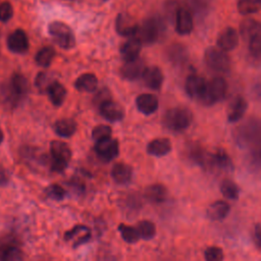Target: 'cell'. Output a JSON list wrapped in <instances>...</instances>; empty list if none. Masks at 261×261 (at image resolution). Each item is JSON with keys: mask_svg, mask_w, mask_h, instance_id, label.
Instances as JSON below:
<instances>
[{"mask_svg": "<svg viewBox=\"0 0 261 261\" xmlns=\"http://www.w3.org/2000/svg\"><path fill=\"white\" fill-rule=\"evenodd\" d=\"M54 81H51L50 75L47 72L41 71L36 75L35 79V86L39 89L40 92H47L49 86L53 83Z\"/></svg>", "mask_w": 261, "mask_h": 261, "instance_id": "41", "label": "cell"}, {"mask_svg": "<svg viewBox=\"0 0 261 261\" xmlns=\"http://www.w3.org/2000/svg\"><path fill=\"white\" fill-rule=\"evenodd\" d=\"M261 32V23L253 18L244 19L240 24V34L243 39L250 41L255 35Z\"/></svg>", "mask_w": 261, "mask_h": 261, "instance_id": "30", "label": "cell"}, {"mask_svg": "<svg viewBox=\"0 0 261 261\" xmlns=\"http://www.w3.org/2000/svg\"><path fill=\"white\" fill-rule=\"evenodd\" d=\"M1 261H23V253L17 247H8L3 251Z\"/></svg>", "mask_w": 261, "mask_h": 261, "instance_id": "37", "label": "cell"}, {"mask_svg": "<svg viewBox=\"0 0 261 261\" xmlns=\"http://www.w3.org/2000/svg\"><path fill=\"white\" fill-rule=\"evenodd\" d=\"M254 243L257 247L261 249V223H258L254 227V237H253Z\"/></svg>", "mask_w": 261, "mask_h": 261, "instance_id": "45", "label": "cell"}, {"mask_svg": "<svg viewBox=\"0 0 261 261\" xmlns=\"http://www.w3.org/2000/svg\"><path fill=\"white\" fill-rule=\"evenodd\" d=\"M145 68L146 67L144 62L140 58H138L133 61L124 62V64L120 68V74L123 79L127 81H135L140 76L142 77Z\"/></svg>", "mask_w": 261, "mask_h": 261, "instance_id": "16", "label": "cell"}, {"mask_svg": "<svg viewBox=\"0 0 261 261\" xmlns=\"http://www.w3.org/2000/svg\"><path fill=\"white\" fill-rule=\"evenodd\" d=\"M50 153L52 157L51 170L54 172L64 171L71 158V151L67 144L61 141H52L50 143Z\"/></svg>", "mask_w": 261, "mask_h": 261, "instance_id": "5", "label": "cell"}, {"mask_svg": "<svg viewBox=\"0 0 261 261\" xmlns=\"http://www.w3.org/2000/svg\"><path fill=\"white\" fill-rule=\"evenodd\" d=\"M9 178H10V176H9L7 169L0 164V187L6 186L9 181Z\"/></svg>", "mask_w": 261, "mask_h": 261, "instance_id": "44", "label": "cell"}, {"mask_svg": "<svg viewBox=\"0 0 261 261\" xmlns=\"http://www.w3.org/2000/svg\"><path fill=\"white\" fill-rule=\"evenodd\" d=\"M136 105L140 112H142L145 115H150L158 109L159 102L155 95L145 93L137 97Z\"/></svg>", "mask_w": 261, "mask_h": 261, "instance_id": "19", "label": "cell"}, {"mask_svg": "<svg viewBox=\"0 0 261 261\" xmlns=\"http://www.w3.org/2000/svg\"><path fill=\"white\" fill-rule=\"evenodd\" d=\"M48 33L56 45L62 49H71L75 45V38L71 29L64 22L55 20L49 23Z\"/></svg>", "mask_w": 261, "mask_h": 261, "instance_id": "3", "label": "cell"}, {"mask_svg": "<svg viewBox=\"0 0 261 261\" xmlns=\"http://www.w3.org/2000/svg\"><path fill=\"white\" fill-rule=\"evenodd\" d=\"M117 229L124 242L127 244H136L141 239L138 228L132 225H127L124 223H120L117 226Z\"/></svg>", "mask_w": 261, "mask_h": 261, "instance_id": "31", "label": "cell"}, {"mask_svg": "<svg viewBox=\"0 0 261 261\" xmlns=\"http://www.w3.org/2000/svg\"><path fill=\"white\" fill-rule=\"evenodd\" d=\"M3 139H4V135H3V132H2V129L0 128V144L3 142Z\"/></svg>", "mask_w": 261, "mask_h": 261, "instance_id": "47", "label": "cell"}, {"mask_svg": "<svg viewBox=\"0 0 261 261\" xmlns=\"http://www.w3.org/2000/svg\"><path fill=\"white\" fill-rule=\"evenodd\" d=\"M236 138L238 143L244 146H257L261 144V120L249 119L241 124L237 132Z\"/></svg>", "mask_w": 261, "mask_h": 261, "instance_id": "2", "label": "cell"}, {"mask_svg": "<svg viewBox=\"0 0 261 261\" xmlns=\"http://www.w3.org/2000/svg\"><path fill=\"white\" fill-rule=\"evenodd\" d=\"M227 84L223 77L216 76L207 83L205 93L201 98V102L205 105H212L222 101L226 95Z\"/></svg>", "mask_w": 261, "mask_h": 261, "instance_id": "6", "label": "cell"}, {"mask_svg": "<svg viewBox=\"0 0 261 261\" xmlns=\"http://www.w3.org/2000/svg\"><path fill=\"white\" fill-rule=\"evenodd\" d=\"M53 127H54V132L59 137L69 138L75 133L76 123L74 122V120L70 118H61L55 121Z\"/></svg>", "mask_w": 261, "mask_h": 261, "instance_id": "29", "label": "cell"}, {"mask_svg": "<svg viewBox=\"0 0 261 261\" xmlns=\"http://www.w3.org/2000/svg\"><path fill=\"white\" fill-rule=\"evenodd\" d=\"M45 194L48 198L54 200V201H61L65 198L66 195V191L59 185L57 184H53L48 186L45 189Z\"/></svg>", "mask_w": 261, "mask_h": 261, "instance_id": "38", "label": "cell"}, {"mask_svg": "<svg viewBox=\"0 0 261 261\" xmlns=\"http://www.w3.org/2000/svg\"><path fill=\"white\" fill-rule=\"evenodd\" d=\"M142 49V43L137 37L129 38L120 48V55L124 62L133 61L139 58Z\"/></svg>", "mask_w": 261, "mask_h": 261, "instance_id": "18", "label": "cell"}, {"mask_svg": "<svg viewBox=\"0 0 261 261\" xmlns=\"http://www.w3.org/2000/svg\"><path fill=\"white\" fill-rule=\"evenodd\" d=\"M204 258L206 261H223L224 254L221 248L211 246L205 250Z\"/></svg>", "mask_w": 261, "mask_h": 261, "instance_id": "40", "label": "cell"}, {"mask_svg": "<svg viewBox=\"0 0 261 261\" xmlns=\"http://www.w3.org/2000/svg\"><path fill=\"white\" fill-rule=\"evenodd\" d=\"M207 81L200 75L191 74L187 77L186 81V92L192 99H199L201 100L203 94L205 93L207 87Z\"/></svg>", "mask_w": 261, "mask_h": 261, "instance_id": "12", "label": "cell"}, {"mask_svg": "<svg viewBox=\"0 0 261 261\" xmlns=\"http://www.w3.org/2000/svg\"><path fill=\"white\" fill-rule=\"evenodd\" d=\"M205 167L216 168L227 172L233 170V163L224 150L218 149L213 153H208Z\"/></svg>", "mask_w": 261, "mask_h": 261, "instance_id": "8", "label": "cell"}, {"mask_svg": "<svg viewBox=\"0 0 261 261\" xmlns=\"http://www.w3.org/2000/svg\"><path fill=\"white\" fill-rule=\"evenodd\" d=\"M54 57H55V50L50 46H46L37 52L35 60L39 66L48 67L52 63Z\"/></svg>", "mask_w": 261, "mask_h": 261, "instance_id": "32", "label": "cell"}, {"mask_svg": "<svg viewBox=\"0 0 261 261\" xmlns=\"http://www.w3.org/2000/svg\"><path fill=\"white\" fill-rule=\"evenodd\" d=\"M95 151L98 157L105 162L111 161L118 156L119 145L117 140L108 138L99 142H96Z\"/></svg>", "mask_w": 261, "mask_h": 261, "instance_id": "9", "label": "cell"}, {"mask_svg": "<svg viewBox=\"0 0 261 261\" xmlns=\"http://www.w3.org/2000/svg\"><path fill=\"white\" fill-rule=\"evenodd\" d=\"M100 114L103 118L108 121L116 122L120 121L124 117V110L123 108L116 102L111 100H106L102 102L99 106Z\"/></svg>", "mask_w": 261, "mask_h": 261, "instance_id": "13", "label": "cell"}, {"mask_svg": "<svg viewBox=\"0 0 261 261\" xmlns=\"http://www.w3.org/2000/svg\"><path fill=\"white\" fill-rule=\"evenodd\" d=\"M74 238L77 239L74 242V244H73L74 248L80 246V245H82V244H84V243H87L90 240V238H91L90 229L87 226H85V225L79 224V225L73 226L71 229L67 230L64 233V239L66 241H69V240L74 239Z\"/></svg>", "mask_w": 261, "mask_h": 261, "instance_id": "26", "label": "cell"}, {"mask_svg": "<svg viewBox=\"0 0 261 261\" xmlns=\"http://www.w3.org/2000/svg\"><path fill=\"white\" fill-rule=\"evenodd\" d=\"M142 80L151 90H159L163 83V73L159 67L149 66L145 68L142 74Z\"/></svg>", "mask_w": 261, "mask_h": 261, "instance_id": "17", "label": "cell"}, {"mask_svg": "<svg viewBox=\"0 0 261 261\" xmlns=\"http://www.w3.org/2000/svg\"><path fill=\"white\" fill-rule=\"evenodd\" d=\"M111 134H112V129L110 126L106 124H99L93 128L92 138L94 141L99 142V141L111 138Z\"/></svg>", "mask_w": 261, "mask_h": 261, "instance_id": "39", "label": "cell"}, {"mask_svg": "<svg viewBox=\"0 0 261 261\" xmlns=\"http://www.w3.org/2000/svg\"><path fill=\"white\" fill-rule=\"evenodd\" d=\"M7 46H8V49L13 53H16V54L25 53L30 47L27 34L20 29L15 30L8 36Z\"/></svg>", "mask_w": 261, "mask_h": 261, "instance_id": "10", "label": "cell"}, {"mask_svg": "<svg viewBox=\"0 0 261 261\" xmlns=\"http://www.w3.org/2000/svg\"><path fill=\"white\" fill-rule=\"evenodd\" d=\"M111 177L119 185H126L133 177V168L123 162L115 163L111 169Z\"/></svg>", "mask_w": 261, "mask_h": 261, "instance_id": "22", "label": "cell"}, {"mask_svg": "<svg viewBox=\"0 0 261 261\" xmlns=\"http://www.w3.org/2000/svg\"><path fill=\"white\" fill-rule=\"evenodd\" d=\"M193 120V114L186 107H173L167 110L163 116V124L171 132L179 133L187 129Z\"/></svg>", "mask_w": 261, "mask_h": 261, "instance_id": "1", "label": "cell"}, {"mask_svg": "<svg viewBox=\"0 0 261 261\" xmlns=\"http://www.w3.org/2000/svg\"><path fill=\"white\" fill-rule=\"evenodd\" d=\"M139 29V24L127 13H119L115 20L116 33L123 37H135Z\"/></svg>", "mask_w": 261, "mask_h": 261, "instance_id": "11", "label": "cell"}, {"mask_svg": "<svg viewBox=\"0 0 261 261\" xmlns=\"http://www.w3.org/2000/svg\"><path fill=\"white\" fill-rule=\"evenodd\" d=\"M192 6L195 10L203 11L208 6V0H191Z\"/></svg>", "mask_w": 261, "mask_h": 261, "instance_id": "46", "label": "cell"}, {"mask_svg": "<svg viewBox=\"0 0 261 261\" xmlns=\"http://www.w3.org/2000/svg\"><path fill=\"white\" fill-rule=\"evenodd\" d=\"M9 87L13 94L16 96V98L21 101L24 99L29 93V83L25 76L21 73H14L9 82Z\"/></svg>", "mask_w": 261, "mask_h": 261, "instance_id": "21", "label": "cell"}, {"mask_svg": "<svg viewBox=\"0 0 261 261\" xmlns=\"http://www.w3.org/2000/svg\"><path fill=\"white\" fill-rule=\"evenodd\" d=\"M229 210L230 207L227 202L218 200L208 206L206 210V216L212 221H220L228 215Z\"/></svg>", "mask_w": 261, "mask_h": 261, "instance_id": "20", "label": "cell"}, {"mask_svg": "<svg viewBox=\"0 0 261 261\" xmlns=\"http://www.w3.org/2000/svg\"><path fill=\"white\" fill-rule=\"evenodd\" d=\"M249 51L255 58L261 57V32L249 41Z\"/></svg>", "mask_w": 261, "mask_h": 261, "instance_id": "42", "label": "cell"}, {"mask_svg": "<svg viewBox=\"0 0 261 261\" xmlns=\"http://www.w3.org/2000/svg\"><path fill=\"white\" fill-rule=\"evenodd\" d=\"M194 28L193 16L187 8H178L175 14V31L179 35H189Z\"/></svg>", "mask_w": 261, "mask_h": 261, "instance_id": "14", "label": "cell"}, {"mask_svg": "<svg viewBox=\"0 0 261 261\" xmlns=\"http://www.w3.org/2000/svg\"><path fill=\"white\" fill-rule=\"evenodd\" d=\"M144 196L149 202L160 204L167 198V189L161 184H154L146 188Z\"/></svg>", "mask_w": 261, "mask_h": 261, "instance_id": "25", "label": "cell"}, {"mask_svg": "<svg viewBox=\"0 0 261 261\" xmlns=\"http://www.w3.org/2000/svg\"><path fill=\"white\" fill-rule=\"evenodd\" d=\"M163 30L164 25L162 20L157 17H150L144 20L141 25H139L135 37L140 40L142 45H151L158 41Z\"/></svg>", "mask_w": 261, "mask_h": 261, "instance_id": "4", "label": "cell"}, {"mask_svg": "<svg viewBox=\"0 0 261 261\" xmlns=\"http://www.w3.org/2000/svg\"><path fill=\"white\" fill-rule=\"evenodd\" d=\"M221 194L228 200H237L239 198L240 189L238 185L231 179H224L220 184Z\"/></svg>", "mask_w": 261, "mask_h": 261, "instance_id": "33", "label": "cell"}, {"mask_svg": "<svg viewBox=\"0 0 261 261\" xmlns=\"http://www.w3.org/2000/svg\"><path fill=\"white\" fill-rule=\"evenodd\" d=\"M98 86V79L94 73H84L74 82V87L80 92H94Z\"/></svg>", "mask_w": 261, "mask_h": 261, "instance_id": "27", "label": "cell"}, {"mask_svg": "<svg viewBox=\"0 0 261 261\" xmlns=\"http://www.w3.org/2000/svg\"><path fill=\"white\" fill-rule=\"evenodd\" d=\"M239 43V35L238 32L233 28H226L223 30L217 38L216 44L219 49L224 52L233 50Z\"/></svg>", "mask_w": 261, "mask_h": 261, "instance_id": "15", "label": "cell"}, {"mask_svg": "<svg viewBox=\"0 0 261 261\" xmlns=\"http://www.w3.org/2000/svg\"><path fill=\"white\" fill-rule=\"evenodd\" d=\"M48 96L50 98L51 103L54 106H60L63 104L66 98V90L59 82L54 81L47 90Z\"/></svg>", "mask_w": 261, "mask_h": 261, "instance_id": "28", "label": "cell"}, {"mask_svg": "<svg viewBox=\"0 0 261 261\" xmlns=\"http://www.w3.org/2000/svg\"><path fill=\"white\" fill-rule=\"evenodd\" d=\"M261 8L260 0H239L238 10L243 15L256 13Z\"/></svg>", "mask_w": 261, "mask_h": 261, "instance_id": "35", "label": "cell"}, {"mask_svg": "<svg viewBox=\"0 0 261 261\" xmlns=\"http://www.w3.org/2000/svg\"><path fill=\"white\" fill-rule=\"evenodd\" d=\"M138 231L140 233L141 239L145 241L152 240L156 234V226L150 220H142L137 225Z\"/></svg>", "mask_w": 261, "mask_h": 261, "instance_id": "34", "label": "cell"}, {"mask_svg": "<svg viewBox=\"0 0 261 261\" xmlns=\"http://www.w3.org/2000/svg\"><path fill=\"white\" fill-rule=\"evenodd\" d=\"M67 1H79V0H67Z\"/></svg>", "mask_w": 261, "mask_h": 261, "instance_id": "48", "label": "cell"}, {"mask_svg": "<svg viewBox=\"0 0 261 261\" xmlns=\"http://www.w3.org/2000/svg\"><path fill=\"white\" fill-rule=\"evenodd\" d=\"M168 56H169V59L171 62L178 64V65L185 63L188 58L186 48L180 45L172 46L168 51Z\"/></svg>", "mask_w": 261, "mask_h": 261, "instance_id": "36", "label": "cell"}, {"mask_svg": "<svg viewBox=\"0 0 261 261\" xmlns=\"http://www.w3.org/2000/svg\"><path fill=\"white\" fill-rule=\"evenodd\" d=\"M171 151V143L166 138H157L152 140L147 146V153L155 157H162Z\"/></svg>", "mask_w": 261, "mask_h": 261, "instance_id": "23", "label": "cell"}, {"mask_svg": "<svg viewBox=\"0 0 261 261\" xmlns=\"http://www.w3.org/2000/svg\"><path fill=\"white\" fill-rule=\"evenodd\" d=\"M103 1H107V0H103Z\"/></svg>", "mask_w": 261, "mask_h": 261, "instance_id": "49", "label": "cell"}, {"mask_svg": "<svg viewBox=\"0 0 261 261\" xmlns=\"http://www.w3.org/2000/svg\"><path fill=\"white\" fill-rule=\"evenodd\" d=\"M13 15V8L11 4L7 1L0 3V21L6 22Z\"/></svg>", "mask_w": 261, "mask_h": 261, "instance_id": "43", "label": "cell"}, {"mask_svg": "<svg viewBox=\"0 0 261 261\" xmlns=\"http://www.w3.org/2000/svg\"><path fill=\"white\" fill-rule=\"evenodd\" d=\"M206 65L217 72H227L230 66L228 55L218 47H209L204 53Z\"/></svg>", "mask_w": 261, "mask_h": 261, "instance_id": "7", "label": "cell"}, {"mask_svg": "<svg viewBox=\"0 0 261 261\" xmlns=\"http://www.w3.org/2000/svg\"><path fill=\"white\" fill-rule=\"evenodd\" d=\"M247 107H248V103L243 97L241 96L236 97L228 107L227 120L229 122H237L238 120H240L244 116L247 110Z\"/></svg>", "mask_w": 261, "mask_h": 261, "instance_id": "24", "label": "cell"}, {"mask_svg": "<svg viewBox=\"0 0 261 261\" xmlns=\"http://www.w3.org/2000/svg\"><path fill=\"white\" fill-rule=\"evenodd\" d=\"M260 1H261V0H260Z\"/></svg>", "mask_w": 261, "mask_h": 261, "instance_id": "50", "label": "cell"}]
</instances>
